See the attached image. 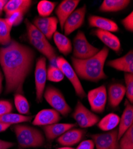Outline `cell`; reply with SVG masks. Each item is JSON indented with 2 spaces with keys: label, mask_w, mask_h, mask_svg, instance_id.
<instances>
[{
  "label": "cell",
  "mask_w": 133,
  "mask_h": 149,
  "mask_svg": "<svg viewBox=\"0 0 133 149\" xmlns=\"http://www.w3.org/2000/svg\"><path fill=\"white\" fill-rule=\"evenodd\" d=\"M10 126H11L10 124L0 122V132L6 131Z\"/></svg>",
  "instance_id": "obj_40"
},
{
  "label": "cell",
  "mask_w": 133,
  "mask_h": 149,
  "mask_svg": "<svg viewBox=\"0 0 133 149\" xmlns=\"http://www.w3.org/2000/svg\"><path fill=\"white\" fill-rule=\"evenodd\" d=\"M76 125V123H56L52 125L43 126L42 130L47 140L51 141L59 137L67 131L74 128Z\"/></svg>",
  "instance_id": "obj_16"
},
{
  "label": "cell",
  "mask_w": 133,
  "mask_h": 149,
  "mask_svg": "<svg viewBox=\"0 0 133 149\" xmlns=\"http://www.w3.org/2000/svg\"><path fill=\"white\" fill-rule=\"evenodd\" d=\"M13 109V105L10 102L4 100H0V116L11 113Z\"/></svg>",
  "instance_id": "obj_35"
},
{
  "label": "cell",
  "mask_w": 133,
  "mask_h": 149,
  "mask_svg": "<svg viewBox=\"0 0 133 149\" xmlns=\"http://www.w3.org/2000/svg\"><path fill=\"white\" fill-rule=\"evenodd\" d=\"M56 63L57 67L61 70L64 76L66 77L72 84L76 94L81 98H85L86 97V92L84 91L83 86L73 67L62 56L57 57Z\"/></svg>",
  "instance_id": "obj_6"
},
{
  "label": "cell",
  "mask_w": 133,
  "mask_h": 149,
  "mask_svg": "<svg viewBox=\"0 0 133 149\" xmlns=\"http://www.w3.org/2000/svg\"><path fill=\"white\" fill-rule=\"evenodd\" d=\"M43 95L47 102L60 115L66 116L71 112L72 109L67 103L64 95L54 86H47Z\"/></svg>",
  "instance_id": "obj_4"
},
{
  "label": "cell",
  "mask_w": 133,
  "mask_h": 149,
  "mask_svg": "<svg viewBox=\"0 0 133 149\" xmlns=\"http://www.w3.org/2000/svg\"><path fill=\"white\" fill-rule=\"evenodd\" d=\"M13 26L7 18H0V45L7 46L11 41V30Z\"/></svg>",
  "instance_id": "obj_27"
},
{
  "label": "cell",
  "mask_w": 133,
  "mask_h": 149,
  "mask_svg": "<svg viewBox=\"0 0 133 149\" xmlns=\"http://www.w3.org/2000/svg\"><path fill=\"white\" fill-rule=\"evenodd\" d=\"M25 23L26 24L27 33L29 38L44 41H48L44 35L37 27L34 26L32 23L30 22L28 19H25Z\"/></svg>",
  "instance_id": "obj_32"
},
{
  "label": "cell",
  "mask_w": 133,
  "mask_h": 149,
  "mask_svg": "<svg viewBox=\"0 0 133 149\" xmlns=\"http://www.w3.org/2000/svg\"><path fill=\"white\" fill-rule=\"evenodd\" d=\"M118 149H133V125L119 140Z\"/></svg>",
  "instance_id": "obj_31"
},
{
  "label": "cell",
  "mask_w": 133,
  "mask_h": 149,
  "mask_svg": "<svg viewBox=\"0 0 133 149\" xmlns=\"http://www.w3.org/2000/svg\"><path fill=\"white\" fill-rule=\"evenodd\" d=\"M33 119L32 116H25L16 113H8L0 116V122L10 124H19L23 122H31Z\"/></svg>",
  "instance_id": "obj_28"
},
{
  "label": "cell",
  "mask_w": 133,
  "mask_h": 149,
  "mask_svg": "<svg viewBox=\"0 0 133 149\" xmlns=\"http://www.w3.org/2000/svg\"><path fill=\"white\" fill-rule=\"evenodd\" d=\"M47 81L46 58L40 57L37 61L35 70L36 99L38 103L42 101Z\"/></svg>",
  "instance_id": "obj_8"
},
{
  "label": "cell",
  "mask_w": 133,
  "mask_h": 149,
  "mask_svg": "<svg viewBox=\"0 0 133 149\" xmlns=\"http://www.w3.org/2000/svg\"><path fill=\"white\" fill-rule=\"evenodd\" d=\"M4 79V75L3 72L0 70V94L2 93L3 91V81Z\"/></svg>",
  "instance_id": "obj_42"
},
{
  "label": "cell",
  "mask_w": 133,
  "mask_h": 149,
  "mask_svg": "<svg viewBox=\"0 0 133 149\" xmlns=\"http://www.w3.org/2000/svg\"><path fill=\"white\" fill-rule=\"evenodd\" d=\"M32 1L29 0H10L7 1L4 11L6 13V18L15 13L20 12L25 15L29 10Z\"/></svg>",
  "instance_id": "obj_21"
},
{
  "label": "cell",
  "mask_w": 133,
  "mask_h": 149,
  "mask_svg": "<svg viewBox=\"0 0 133 149\" xmlns=\"http://www.w3.org/2000/svg\"><path fill=\"white\" fill-rule=\"evenodd\" d=\"M79 2V0H64L57 7L56 14L62 30L63 29L65 21L74 11Z\"/></svg>",
  "instance_id": "obj_14"
},
{
  "label": "cell",
  "mask_w": 133,
  "mask_h": 149,
  "mask_svg": "<svg viewBox=\"0 0 133 149\" xmlns=\"http://www.w3.org/2000/svg\"><path fill=\"white\" fill-rule=\"evenodd\" d=\"M15 143L0 139V149H8L15 146Z\"/></svg>",
  "instance_id": "obj_39"
},
{
  "label": "cell",
  "mask_w": 133,
  "mask_h": 149,
  "mask_svg": "<svg viewBox=\"0 0 133 149\" xmlns=\"http://www.w3.org/2000/svg\"><path fill=\"white\" fill-rule=\"evenodd\" d=\"M53 39L58 51L62 54L68 56L72 52V42L66 35L56 31L53 35Z\"/></svg>",
  "instance_id": "obj_25"
},
{
  "label": "cell",
  "mask_w": 133,
  "mask_h": 149,
  "mask_svg": "<svg viewBox=\"0 0 133 149\" xmlns=\"http://www.w3.org/2000/svg\"><path fill=\"white\" fill-rule=\"evenodd\" d=\"M13 130L16 135L19 147L22 149L41 147L45 145V136L37 128L19 123L13 127Z\"/></svg>",
  "instance_id": "obj_3"
},
{
  "label": "cell",
  "mask_w": 133,
  "mask_h": 149,
  "mask_svg": "<svg viewBox=\"0 0 133 149\" xmlns=\"http://www.w3.org/2000/svg\"><path fill=\"white\" fill-rule=\"evenodd\" d=\"M121 23L127 31L132 32L133 31V12L132 11L125 18L123 19Z\"/></svg>",
  "instance_id": "obj_37"
},
{
  "label": "cell",
  "mask_w": 133,
  "mask_h": 149,
  "mask_svg": "<svg viewBox=\"0 0 133 149\" xmlns=\"http://www.w3.org/2000/svg\"><path fill=\"white\" fill-rule=\"evenodd\" d=\"M94 147L92 140H87L81 142L76 149H94Z\"/></svg>",
  "instance_id": "obj_38"
},
{
  "label": "cell",
  "mask_w": 133,
  "mask_h": 149,
  "mask_svg": "<svg viewBox=\"0 0 133 149\" xmlns=\"http://www.w3.org/2000/svg\"><path fill=\"white\" fill-rule=\"evenodd\" d=\"M125 95V87L124 85L119 83L111 84L108 88L109 105L113 109L118 107L123 101Z\"/></svg>",
  "instance_id": "obj_18"
},
{
  "label": "cell",
  "mask_w": 133,
  "mask_h": 149,
  "mask_svg": "<svg viewBox=\"0 0 133 149\" xmlns=\"http://www.w3.org/2000/svg\"><path fill=\"white\" fill-rule=\"evenodd\" d=\"M88 100L93 112L102 113L104 111L107 100V92L104 85L90 90L87 94Z\"/></svg>",
  "instance_id": "obj_9"
},
{
  "label": "cell",
  "mask_w": 133,
  "mask_h": 149,
  "mask_svg": "<svg viewBox=\"0 0 133 149\" xmlns=\"http://www.w3.org/2000/svg\"><path fill=\"white\" fill-rule=\"evenodd\" d=\"M35 57L32 48L15 40L0 48V65L6 78V94H23V85L32 70Z\"/></svg>",
  "instance_id": "obj_1"
},
{
  "label": "cell",
  "mask_w": 133,
  "mask_h": 149,
  "mask_svg": "<svg viewBox=\"0 0 133 149\" xmlns=\"http://www.w3.org/2000/svg\"><path fill=\"white\" fill-rule=\"evenodd\" d=\"M64 78L63 72L57 66L51 65L47 69V79L48 81L58 82L63 80Z\"/></svg>",
  "instance_id": "obj_33"
},
{
  "label": "cell",
  "mask_w": 133,
  "mask_h": 149,
  "mask_svg": "<svg viewBox=\"0 0 133 149\" xmlns=\"http://www.w3.org/2000/svg\"><path fill=\"white\" fill-rule=\"evenodd\" d=\"M131 2L129 0H104L99 10L102 12H117L125 8Z\"/></svg>",
  "instance_id": "obj_24"
},
{
  "label": "cell",
  "mask_w": 133,
  "mask_h": 149,
  "mask_svg": "<svg viewBox=\"0 0 133 149\" xmlns=\"http://www.w3.org/2000/svg\"><path fill=\"white\" fill-rule=\"evenodd\" d=\"M24 15H25L23 13H20V12H17V13H15L13 15H11L7 19L12 26H17L23 20Z\"/></svg>",
  "instance_id": "obj_36"
},
{
  "label": "cell",
  "mask_w": 133,
  "mask_h": 149,
  "mask_svg": "<svg viewBox=\"0 0 133 149\" xmlns=\"http://www.w3.org/2000/svg\"><path fill=\"white\" fill-rule=\"evenodd\" d=\"M108 54V48L104 47L90 58L80 60L72 57L71 61L78 77L91 82H98L107 77L104 72V66Z\"/></svg>",
  "instance_id": "obj_2"
},
{
  "label": "cell",
  "mask_w": 133,
  "mask_h": 149,
  "mask_svg": "<svg viewBox=\"0 0 133 149\" xmlns=\"http://www.w3.org/2000/svg\"><path fill=\"white\" fill-rule=\"evenodd\" d=\"M57 3L47 0H42L37 5L38 13L40 17H48L53 11Z\"/></svg>",
  "instance_id": "obj_30"
},
{
  "label": "cell",
  "mask_w": 133,
  "mask_h": 149,
  "mask_svg": "<svg viewBox=\"0 0 133 149\" xmlns=\"http://www.w3.org/2000/svg\"><path fill=\"white\" fill-rule=\"evenodd\" d=\"M58 21L56 17H37L33 20V24L37 27L48 40L52 38L56 32Z\"/></svg>",
  "instance_id": "obj_12"
},
{
  "label": "cell",
  "mask_w": 133,
  "mask_h": 149,
  "mask_svg": "<svg viewBox=\"0 0 133 149\" xmlns=\"http://www.w3.org/2000/svg\"><path fill=\"white\" fill-rule=\"evenodd\" d=\"M120 118L115 113H109L106 115L100 121L97 126L103 131H110L116 128L119 125Z\"/></svg>",
  "instance_id": "obj_26"
},
{
  "label": "cell",
  "mask_w": 133,
  "mask_h": 149,
  "mask_svg": "<svg viewBox=\"0 0 133 149\" xmlns=\"http://www.w3.org/2000/svg\"><path fill=\"white\" fill-rule=\"evenodd\" d=\"M99 49L91 45L82 31H78L74 40L73 54L77 59L84 60L95 56Z\"/></svg>",
  "instance_id": "obj_5"
},
{
  "label": "cell",
  "mask_w": 133,
  "mask_h": 149,
  "mask_svg": "<svg viewBox=\"0 0 133 149\" xmlns=\"http://www.w3.org/2000/svg\"><path fill=\"white\" fill-rule=\"evenodd\" d=\"M6 0H0V16H1L4 11V8L7 3Z\"/></svg>",
  "instance_id": "obj_41"
},
{
  "label": "cell",
  "mask_w": 133,
  "mask_h": 149,
  "mask_svg": "<svg viewBox=\"0 0 133 149\" xmlns=\"http://www.w3.org/2000/svg\"><path fill=\"white\" fill-rule=\"evenodd\" d=\"M72 117L81 128L92 127L99 121V117L89 110L80 101H78Z\"/></svg>",
  "instance_id": "obj_7"
},
{
  "label": "cell",
  "mask_w": 133,
  "mask_h": 149,
  "mask_svg": "<svg viewBox=\"0 0 133 149\" xmlns=\"http://www.w3.org/2000/svg\"><path fill=\"white\" fill-rule=\"evenodd\" d=\"M107 66L125 73H133V52L130 50L125 56L107 62Z\"/></svg>",
  "instance_id": "obj_17"
},
{
  "label": "cell",
  "mask_w": 133,
  "mask_h": 149,
  "mask_svg": "<svg viewBox=\"0 0 133 149\" xmlns=\"http://www.w3.org/2000/svg\"><path fill=\"white\" fill-rule=\"evenodd\" d=\"M93 34L109 48L118 53L121 48V45L119 39L112 32L96 29L93 31Z\"/></svg>",
  "instance_id": "obj_19"
},
{
  "label": "cell",
  "mask_w": 133,
  "mask_h": 149,
  "mask_svg": "<svg viewBox=\"0 0 133 149\" xmlns=\"http://www.w3.org/2000/svg\"><path fill=\"white\" fill-rule=\"evenodd\" d=\"M60 119V114L54 109H43L36 115L32 124L35 126L43 127L58 123Z\"/></svg>",
  "instance_id": "obj_13"
},
{
  "label": "cell",
  "mask_w": 133,
  "mask_h": 149,
  "mask_svg": "<svg viewBox=\"0 0 133 149\" xmlns=\"http://www.w3.org/2000/svg\"><path fill=\"white\" fill-rule=\"evenodd\" d=\"M86 131L82 129L72 128L57 139V142L64 147H70L79 143L84 137Z\"/></svg>",
  "instance_id": "obj_15"
},
{
  "label": "cell",
  "mask_w": 133,
  "mask_h": 149,
  "mask_svg": "<svg viewBox=\"0 0 133 149\" xmlns=\"http://www.w3.org/2000/svg\"><path fill=\"white\" fill-rule=\"evenodd\" d=\"M118 131L114 129L103 134L91 135L96 149H118Z\"/></svg>",
  "instance_id": "obj_10"
},
{
  "label": "cell",
  "mask_w": 133,
  "mask_h": 149,
  "mask_svg": "<svg viewBox=\"0 0 133 149\" xmlns=\"http://www.w3.org/2000/svg\"><path fill=\"white\" fill-rule=\"evenodd\" d=\"M14 102L16 108L20 115H27L29 113V104L26 98L23 94H15Z\"/></svg>",
  "instance_id": "obj_29"
},
{
  "label": "cell",
  "mask_w": 133,
  "mask_h": 149,
  "mask_svg": "<svg viewBox=\"0 0 133 149\" xmlns=\"http://www.w3.org/2000/svg\"><path fill=\"white\" fill-rule=\"evenodd\" d=\"M30 44L42 54H43L51 63L56 61L57 58L55 48L50 44L49 41H44L28 38Z\"/></svg>",
  "instance_id": "obj_23"
},
{
  "label": "cell",
  "mask_w": 133,
  "mask_h": 149,
  "mask_svg": "<svg viewBox=\"0 0 133 149\" xmlns=\"http://www.w3.org/2000/svg\"><path fill=\"white\" fill-rule=\"evenodd\" d=\"M57 149H74V148L72 147H62L58 148Z\"/></svg>",
  "instance_id": "obj_43"
},
{
  "label": "cell",
  "mask_w": 133,
  "mask_h": 149,
  "mask_svg": "<svg viewBox=\"0 0 133 149\" xmlns=\"http://www.w3.org/2000/svg\"><path fill=\"white\" fill-rule=\"evenodd\" d=\"M125 82V94L128 102L132 104L133 102V74L125 73L124 74Z\"/></svg>",
  "instance_id": "obj_34"
},
{
  "label": "cell",
  "mask_w": 133,
  "mask_h": 149,
  "mask_svg": "<svg viewBox=\"0 0 133 149\" xmlns=\"http://www.w3.org/2000/svg\"><path fill=\"white\" fill-rule=\"evenodd\" d=\"M88 23L90 27L98 28L97 29L102 31L115 32L119 30L118 24L114 21L98 16H90L88 18Z\"/></svg>",
  "instance_id": "obj_20"
},
{
  "label": "cell",
  "mask_w": 133,
  "mask_h": 149,
  "mask_svg": "<svg viewBox=\"0 0 133 149\" xmlns=\"http://www.w3.org/2000/svg\"><path fill=\"white\" fill-rule=\"evenodd\" d=\"M133 125V107L132 104L127 101L125 103V107L123 111L121 118H120L119 123L118 140Z\"/></svg>",
  "instance_id": "obj_22"
},
{
  "label": "cell",
  "mask_w": 133,
  "mask_h": 149,
  "mask_svg": "<svg viewBox=\"0 0 133 149\" xmlns=\"http://www.w3.org/2000/svg\"><path fill=\"white\" fill-rule=\"evenodd\" d=\"M87 13V7L84 5L82 7L75 10L66 19L63 26L65 35H69L82 26Z\"/></svg>",
  "instance_id": "obj_11"
}]
</instances>
